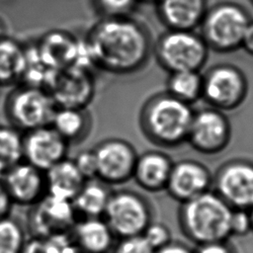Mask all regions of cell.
<instances>
[{
	"instance_id": "18",
	"label": "cell",
	"mask_w": 253,
	"mask_h": 253,
	"mask_svg": "<svg viewBox=\"0 0 253 253\" xmlns=\"http://www.w3.org/2000/svg\"><path fill=\"white\" fill-rule=\"evenodd\" d=\"M69 233L83 253H110L117 242L115 234L102 216L78 218Z\"/></svg>"
},
{
	"instance_id": "13",
	"label": "cell",
	"mask_w": 253,
	"mask_h": 253,
	"mask_svg": "<svg viewBox=\"0 0 253 253\" xmlns=\"http://www.w3.org/2000/svg\"><path fill=\"white\" fill-rule=\"evenodd\" d=\"M46 90L57 107L86 109L94 97V77L90 70L71 66L54 72Z\"/></svg>"
},
{
	"instance_id": "6",
	"label": "cell",
	"mask_w": 253,
	"mask_h": 253,
	"mask_svg": "<svg viewBox=\"0 0 253 253\" xmlns=\"http://www.w3.org/2000/svg\"><path fill=\"white\" fill-rule=\"evenodd\" d=\"M117 239L142 234L152 221V209L145 197L132 190L112 191L103 214Z\"/></svg>"
},
{
	"instance_id": "24",
	"label": "cell",
	"mask_w": 253,
	"mask_h": 253,
	"mask_svg": "<svg viewBox=\"0 0 253 253\" xmlns=\"http://www.w3.org/2000/svg\"><path fill=\"white\" fill-rule=\"evenodd\" d=\"M166 92L189 105L202 99L203 74L198 70L171 72L166 82Z\"/></svg>"
},
{
	"instance_id": "3",
	"label": "cell",
	"mask_w": 253,
	"mask_h": 253,
	"mask_svg": "<svg viewBox=\"0 0 253 253\" xmlns=\"http://www.w3.org/2000/svg\"><path fill=\"white\" fill-rule=\"evenodd\" d=\"M170 94L151 97L140 112V127L152 143L162 147H176L187 142L194 110Z\"/></svg>"
},
{
	"instance_id": "38",
	"label": "cell",
	"mask_w": 253,
	"mask_h": 253,
	"mask_svg": "<svg viewBox=\"0 0 253 253\" xmlns=\"http://www.w3.org/2000/svg\"><path fill=\"white\" fill-rule=\"evenodd\" d=\"M249 215L251 220V233H253V207L249 210Z\"/></svg>"
},
{
	"instance_id": "1",
	"label": "cell",
	"mask_w": 253,
	"mask_h": 253,
	"mask_svg": "<svg viewBox=\"0 0 253 253\" xmlns=\"http://www.w3.org/2000/svg\"><path fill=\"white\" fill-rule=\"evenodd\" d=\"M95 68L115 75L141 70L152 50L148 30L126 18H104L85 37Z\"/></svg>"
},
{
	"instance_id": "12",
	"label": "cell",
	"mask_w": 253,
	"mask_h": 253,
	"mask_svg": "<svg viewBox=\"0 0 253 253\" xmlns=\"http://www.w3.org/2000/svg\"><path fill=\"white\" fill-rule=\"evenodd\" d=\"M97 162V178L101 182L122 185L132 179L137 158L134 147L121 138H108L93 148Z\"/></svg>"
},
{
	"instance_id": "29",
	"label": "cell",
	"mask_w": 253,
	"mask_h": 253,
	"mask_svg": "<svg viewBox=\"0 0 253 253\" xmlns=\"http://www.w3.org/2000/svg\"><path fill=\"white\" fill-rule=\"evenodd\" d=\"M73 161L86 180L97 178V162L93 149H83L73 158Z\"/></svg>"
},
{
	"instance_id": "15",
	"label": "cell",
	"mask_w": 253,
	"mask_h": 253,
	"mask_svg": "<svg viewBox=\"0 0 253 253\" xmlns=\"http://www.w3.org/2000/svg\"><path fill=\"white\" fill-rule=\"evenodd\" d=\"M212 175L209 168L194 159L173 163L165 191L178 203L187 202L211 190Z\"/></svg>"
},
{
	"instance_id": "33",
	"label": "cell",
	"mask_w": 253,
	"mask_h": 253,
	"mask_svg": "<svg viewBox=\"0 0 253 253\" xmlns=\"http://www.w3.org/2000/svg\"><path fill=\"white\" fill-rule=\"evenodd\" d=\"M20 253H47L44 238L35 236L27 238Z\"/></svg>"
},
{
	"instance_id": "5",
	"label": "cell",
	"mask_w": 253,
	"mask_h": 253,
	"mask_svg": "<svg viewBox=\"0 0 253 253\" xmlns=\"http://www.w3.org/2000/svg\"><path fill=\"white\" fill-rule=\"evenodd\" d=\"M209 50L202 36L188 30H167L153 47L158 63L169 73L201 71L209 58Z\"/></svg>"
},
{
	"instance_id": "37",
	"label": "cell",
	"mask_w": 253,
	"mask_h": 253,
	"mask_svg": "<svg viewBox=\"0 0 253 253\" xmlns=\"http://www.w3.org/2000/svg\"><path fill=\"white\" fill-rule=\"evenodd\" d=\"M6 37V26L4 22L0 19V39Z\"/></svg>"
},
{
	"instance_id": "27",
	"label": "cell",
	"mask_w": 253,
	"mask_h": 253,
	"mask_svg": "<svg viewBox=\"0 0 253 253\" xmlns=\"http://www.w3.org/2000/svg\"><path fill=\"white\" fill-rule=\"evenodd\" d=\"M141 235L155 251L166 246L173 240L169 227L163 222L153 220L146 226Z\"/></svg>"
},
{
	"instance_id": "9",
	"label": "cell",
	"mask_w": 253,
	"mask_h": 253,
	"mask_svg": "<svg viewBox=\"0 0 253 253\" xmlns=\"http://www.w3.org/2000/svg\"><path fill=\"white\" fill-rule=\"evenodd\" d=\"M231 139V125L224 112L210 106L194 111L187 142L199 153L216 155Z\"/></svg>"
},
{
	"instance_id": "19",
	"label": "cell",
	"mask_w": 253,
	"mask_h": 253,
	"mask_svg": "<svg viewBox=\"0 0 253 253\" xmlns=\"http://www.w3.org/2000/svg\"><path fill=\"white\" fill-rule=\"evenodd\" d=\"M159 11L167 30L195 31L206 15L204 0H161Z\"/></svg>"
},
{
	"instance_id": "30",
	"label": "cell",
	"mask_w": 253,
	"mask_h": 253,
	"mask_svg": "<svg viewBox=\"0 0 253 253\" xmlns=\"http://www.w3.org/2000/svg\"><path fill=\"white\" fill-rule=\"evenodd\" d=\"M251 233L249 211L232 210L230 217V236L243 237Z\"/></svg>"
},
{
	"instance_id": "20",
	"label": "cell",
	"mask_w": 253,
	"mask_h": 253,
	"mask_svg": "<svg viewBox=\"0 0 253 253\" xmlns=\"http://www.w3.org/2000/svg\"><path fill=\"white\" fill-rule=\"evenodd\" d=\"M46 194L72 201L87 181L68 157L44 171Z\"/></svg>"
},
{
	"instance_id": "10",
	"label": "cell",
	"mask_w": 253,
	"mask_h": 253,
	"mask_svg": "<svg viewBox=\"0 0 253 253\" xmlns=\"http://www.w3.org/2000/svg\"><path fill=\"white\" fill-rule=\"evenodd\" d=\"M213 191L232 209L253 207V161L236 158L222 164L212 176Z\"/></svg>"
},
{
	"instance_id": "34",
	"label": "cell",
	"mask_w": 253,
	"mask_h": 253,
	"mask_svg": "<svg viewBox=\"0 0 253 253\" xmlns=\"http://www.w3.org/2000/svg\"><path fill=\"white\" fill-rule=\"evenodd\" d=\"M13 202L4 186L2 175H0V218L11 214Z\"/></svg>"
},
{
	"instance_id": "23",
	"label": "cell",
	"mask_w": 253,
	"mask_h": 253,
	"mask_svg": "<svg viewBox=\"0 0 253 253\" xmlns=\"http://www.w3.org/2000/svg\"><path fill=\"white\" fill-rule=\"evenodd\" d=\"M26 68V46L7 36L0 39V87L22 82Z\"/></svg>"
},
{
	"instance_id": "26",
	"label": "cell",
	"mask_w": 253,
	"mask_h": 253,
	"mask_svg": "<svg viewBox=\"0 0 253 253\" xmlns=\"http://www.w3.org/2000/svg\"><path fill=\"white\" fill-rule=\"evenodd\" d=\"M27 240L22 222L11 214L0 218V253H20Z\"/></svg>"
},
{
	"instance_id": "8",
	"label": "cell",
	"mask_w": 253,
	"mask_h": 253,
	"mask_svg": "<svg viewBox=\"0 0 253 253\" xmlns=\"http://www.w3.org/2000/svg\"><path fill=\"white\" fill-rule=\"evenodd\" d=\"M241 8L223 4L205 15L201 23V36L210 49L216 52H232L240 48L245 29L249 23Z\"/></svg>"
},
{
	"instance_id": "7",
	"label": "cell",
	"mask_w": 253,
	"mask_h": 253,
	"mask_svg": "<svg viewBox=\"0 0 253 253\" xmlns=\"http://www.w3.org/2000/svg\"><path fill=\"white\" fill-rule=\"evenodd\" d=\"M247 95V77L233 64H216L203 74L202 99L211 108L224 113L234 111L244 103Z\"/></svg>"
},
{
	"instance_id": "31",
	"label": "cell",
	"mask_w": 253,
	"mask_h": 253,
	"mask_svg": "<svg viewBox=\"0 0 253 253\" xmlns=\"http://www.w3.org/2000/svg\"><path fill=\"white\" fill-rule=\"evenodd\" d=\"M132 4L133 0H98V5L105 14V18L125 17Z\"/></svg>"
},
{
	"instance_id": "28",
	"label": "cell",
	"mask_w": 253,
	"mask_h": 253,
	"mask_svg": "<svg viewBox=\"0 0 253 253\" xmlns=\"http://www.w3.org/2000/svg\"><path fill=\"white\" fill-rule=\"evenodd\" d=\"M112 253H156V251L140 234L117 239Z\"/></svg>"
},
{
	"instance_id": "4",
	"label": "cell",
	"mask_w": 253,
	"mask_h": 253,
	"mask_svg": "<svg viewBox=\"0 0 253 253\" xmlns=\"http://www.w3.org/2000/svg\"><path fill=\"white\" fill-rule=\"evenodd\" d=\"M56 108L46 89L26 83L17 84L5 101L9 124L22 132L49 126Z\"/></svg>"
},
{
	"instance_id": "21",
	"label": "cell",
	"mask_w": 253,
	"mask_h": 253,
	"mask_svg": "<svg viewBox=\"0 0 253 253\" xmlns=\"http://www.w3.org/2000/svg\"><path fill=\"white\" fill-rule=\"evenodd\" d=\"M50 126L69 143L85 139L92 126V119L86 109L57 107Z\"/></svg>"
},
{
	"instance_id": "2",
	"label": "cell",
	"mask_w": 253,
	"mask_h": 253,
	"mask_svg": "<svg viewBox=\"0 0 253 253\" xmlns=\"http://www.w3.org/2000/svg\"><path fill=\"white\" fill-rule=\"evenodd\" d=\"M232 209L213 191L181 204L178 223L183 235L196 245L226 240L230 236Z\"/></svg>"
},
{
	"instance_id": "14",
	"label": "cell",
	"mask_w": 253,
	"mask_h": 253,
	"mask_svg": "<svg viewBox=\"0 0 253 253\" xmlns=\"http://www.w3.org/2000/svg\"><path fill=\"white\" fill-rule=\"evenodd\" d=\"M70 144L49 125L23 133V160L42 171L67 157Z\"/></svg>"
},
{
	"instance_id": "16",
	"label": "cell",
	"mask_w": 253,
	"mask_h": 253,
	"mask_svg": "<svg viewBox=\"0 0 253 253\" xmlns=\"http://www.w3.org/2000/svg\"><path fill=\"white\" fill-rule=\"evenodd\" d=\"M14 205L32 207L46 195L44 172L22 160L2 174Z\"/></svg>"
},
{
	"instance_id": "17",
	"label": "cell",
	"mask_w": 253,
	"mask_h": 253,
	"mask_svg": "<svg viewBox=\"0 0 253 253\" xmlns=\"http://www.w3.org/2000/svg\"><path fill=\"white\" fill-rule=\"evenodd\" d=\"M173 163L172 159L162 151H145L137 155L132 179L146 192L165 191Z\"/></svg>"
},
{
	"instance_id": "11",
	"label": "cell",
	"mask_w": 253,
	"mask_h": 253,
	"mask_svg": "<svg viewBox=\"0 0 253 253\" xmlns=\"http://www.w3.org/2000/svg\"><path fill=\"white\" fill-rule=\"evenodd\" d=\"M77 219L72 201L46 194L31 207L28 230L31 236L46 238L70 232Z\"/></svg>"
},
{
	"instance_id": "25",
	"label": "cell",
	"mask_w": 253,
	"mask_h": 253,
	"mask_svg": "<svg viewBox=\"0 0 253 253\" xmlns=\"http://www.w3.org/2000/svg\"><path fill=\"white\" fill-rule=\"evenodd\" d=\"M23 133L10 124H0V175L23 160Z\"/></svg>"
},
{
	"instance_id": "22",
	"label": "cell",
	"mask_w": 253,
	"mask_h": 253,
	"mask_svg": "<svg viewBox=\"0 0 253 253\" xmlns=\"http://www.w3.org/2000/svg\"><path fill=\"white\" fill-rule=\"evenodd\" d=\"M111 193L110 186L100 180H87L72 200L77 217H103Z\"/></svg>"
},
{
	"instance_id": "35",
	"label": "cell",
	"mask_w": 253,
	"mask_h": 253,
	"mask_svg": "<svg viewBox=\"0 0 253 253\" xmlns=\"http://www.w3.org/2000/svg\"><path fill=\"white\" fill-rule=\"evenodd\" d=\"M240 48L250 56H253V20L249 21L245 29Z\"/></svg>"
},
{
	"instance_id": "32",
	"label": "cell",
	"mask_w": 253,
	"mask_h": 253,
	"mask_svg": "<svg viewBox=\"0 0 253 253\" xmlns=\"http://www.w3.org/2000/svg\"><path fill=\"white\" fill-rule=\"evenodd\" d=\"M194 253H237L229 239L217 240L196 245Z\"/></svg>"
},
{
	"instance_id": "36",
	"label": "cell",
	"mask_w": 253,
	"mask_h": 253,
	"mask_svg": "<svg viewBox=\"0 0 253 253\" xmlns=\"http://www.w3.org/2000/svg\"><path fill=\"white\" fill-rule=\"evenodd\" d=\"M156 253H194V249L183 242L172 240L169 244L157 250Z\"/></svg>"
}]
</instances>
